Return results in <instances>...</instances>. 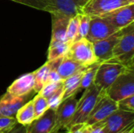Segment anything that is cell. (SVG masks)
Listing matches in <instances>:
<instances>
[{"instance_id": "1", "label": "cell", "mask_w": 134, "mask_h": 133, "mask_svg": "<svg viewBox=\"0 0 134 133\" xmlns=\"http://www.w3.org/2000/svg\"><path fill=\"white\" fill-rule=\"evenodd\" d=\"M110 60L120 63L127 69H134V23L126 27L113 49Z\"/></svg>"}, {"instance_id": "2", "label": "cell", "mask_w": 134, "mask_h": 133, "mask_svg": "<svg viewBox=\"0 0 134 133\" xmlns=\"http://www.w3.org/2000/svg\"><path fill=\"white\" fill-rule=\"evenodd\" d=\"M100 92V90L93 83L87 89H84L82 96L79 100H78L75 114L70 122L64 129L65 130L73 125L85 123L86 122L90 112L92 111L97 100Z\"/></svg>"}, {"instance_id": "3", "label": "cell", "mask_w": 134, "mask_h": 133, "mask_svg": "<svg viewBox=\"0 0 134 133\" xmlns=\"http://www.w3.org/2000/svg\"><path fill=\"white\" fill-rule=\"evenodd\" d=\"M105 92L115 102L134 95V69H126L119 74Z\"/></svg>"}, {"instance_id": "4", "label": "cell", "mask_w": 134, "mask_h": 133, "mask_svg": "<svg viewBox=\"0 0 134 133\" xmlns=\"http://www.w3.org/2000/svg\"><path fill=\"white\" fill-rule=\"evenodd\" d=\"M126 69L122 64L111 60L101 62L97 67L93 84L100 91H106L117 77Z\"/></svg>"}, {"instance_id": "5", "label": "cell", "mask_w": 134, "mask_h": 133, "mask_svg": "<svg viewBox=\"0 0 134 133\" xmlns=\"http://www.w3.org/2000/svg\"><path fill=\"white\" fill-rule=\"evenodd\" d=\"M67 55L84 67L98 63L93 52V43L86 38L72 42Z\"/></svg>"}, {"instance_id": "6", "label": "cell", "mask_w": 134, "mask_h": 133, "mask_svg": "<svg viewBox=\"0 0 134 133\" xmlns=\"http://www.w3.org/2000/svg\"><path fill=\"white\" fill-rule=\"evenodd\" d=\"M116 110H118L117 102L111 100L106 94L105 91H100L97 100L85 123L88 125H92L102 122Z\"/></svg>"}, {"instance_id": "7", "label": "cell", "mask_w": 134, "mask_h": 133, "mask_svg": "<svg viewBox=\"0 0 134 133\" xmlns=\"http://www.w3.org/2000/svg\"><path fill=\"white\" fill-rule=\"evenodd\" d=\"M132 3L133 2L130 0H87L81 13L89 16H98Z\"/></svg>"}, {"instance_id": "8", "label": "cell", "mask_w": 134, "mask_h": 133, "mask_svg": "<svg viewBox=\"0 0 134 133\" xmlns=\"http://www.w3.org/2000/svg\"><path fill=\"white\" fill-rule=\"evenodd\" d=\"M102 122L106 133H120L134 125V112L118 109Z\"/></svg>"}, {"instance_id": "9", "label": "cell", "mask_w": 134, "mask_h": 133, "mask_svg": "<svg viewBox=\"0 0 134 133\" xmlns=\"http://www.w3.org/2000/svg\"><path fill=\"white\" fill-rule=\"evenodd\" d=\"M119 30L102 16H90V27L86 37L91 42H94L109 37Z\"/></svg>"}, {"instance_id": "10", "label": "cell", "mask_w": 134, "mask_h": 133, "mask_svg": "<svg viewBox=\"0 0 134 133\" xmlns=\"http://www.w3.org/2000/svg\"><path fill=\"white\" fill-rule=\"evenodd\" d=\"M126 27L119 30L118 31L106 38L92 42L93 52L98 63L108 61L112 58L113 49L121 35L124 33Z\"/></svg>"}, {"instance_id": "11", "label": "cell", "mask_w": 134, "mask_h": 133, "mask_svg": "<svg viewBox=\"0 0 134 133\" xmlns=\"http://www.w3.org/2000/svg\"><path fill=\"white\" fill-rule=\"evenodd\" d=\"M78 100L75 96H70L64 100L59 105L56 111V124L54 127V133H57L61 129H64L72 118Z\"/></svg>"}, {"instance_id": "12", "label": "cell", "mask_w": 134, "mask_h": 133, "mask_svg": "<svg viewBox=\"0 0 134 133\" xmlns=\"http://www.w3.org/2000/svg\"><path fill=\"white\" fill-rule=\"evenodd\" d=\"M99 16L105 18L118 30L122 29L134 23V3L118 8Z\"/></svg>"}, {"instance_id": "13", "label": "cell", "mask_w": 134, "mask_h": 133, "mask_svg": "<svg viewBox=\"0 0 134 133\" xmlns=\"http://www.w3.org/2000/svg\"><path fill=\"white\" fill-rule=\"evenodd\" d=\"M56 111L48 109L41 117L35 118L25 127L26 133H54Z\"/></svg>"}, {"instance_id": "14", "label": "cell", "mask_w": 134, "mask_h": 133, "mask_svg": "<svg viewBox=\"0 0 134 133\" xmlns=\"http://www.w3.org/2000/svg\"><path fill=\"white\" fill-rule=\"evenodd\" d=\"M35 77L33 72L21 75L8 88L6 92L15 97L29 96L34 91Z\"/></svg>"}, {"instance_id": "15", "label": "cell", "mask_w": 134, "mask_h": 133, "mask_svg": "<svg viewBox=\"0 0 134 133\" xmlns=\"http://www.w3.org/2000/svg\"><path fill=\"white\" fill-rule=\"evenodd\" d=\"M52 2V11L50 13H59L70 18L81 13L82 8L87 0H50Z\"/></svg>"}, {"instance_id": "16", "label": "cell", "mask_w": 134, "mask_h": 133, "mask_svg": "<svg viewBox=\"0 0 134 133\" xmlns=\"http://www.w3.org/2000/svg\"><path fill=\"white\" fill-rule=\"evenodd\" d=\"M28 97H15L5 92L0 98V118L15 117L19 108L27 102Z\"/></svg>"}, {"instance_id": "17", "label": "cell", "mask_w": 134, "mask_h": 133, "mask_svg": "<svg viewBox=\"0 0 134 133\" xmlns=\"http://www.w3.org/2000/svg\"><path fill=\"white\" fill-rule=\"evenodd\" d=\"M52 16V36L51 41L67 42L66 31L70 17L59 13H53Z\"/></svg>"}, {"instance_id": "18", "label": "cell", "mask_w": 134, "mask_h": 133, "mask_svg": "<svg viewBox=\"0 0 134 133\" xmlns=\"http://www.w3.org/2000/svg\"><path fill=\"white\" fill-rule=\"evenodd\" d=\"M86 68H83V69L77 71L76 73L73 74L70 77H68L62 81V87H63V90H64L63 100L70 96H76V94L78 92H79V89L81 78H82V74Z\"/></svg>"}, {"instance_id": "19", "label": "cell", "mask_w": 134, "mask_h": 133, "mask_svg": "<svg viewBox=\"0 0 134 133\" xmlns=\"http://www.w3.org/2000/svg\"><path fill=\"white\" fill-rule=\"evenodd\" d=\"M86 68L82 67L81 64L70 58L67 54L63 56L59 66L57 67V72L59 75L60 76L62 80H64L65 78L70 77L73 74L76 73L77 71Z\"/></svg>"}, {"instance_id": "20", "label": "cell", "mask_w": 134, "mask_h": 133, "mask_svg": "<svg viewBox=\"0 0 134 133\" xmlns=\"http://www.w3.org/2000/svg\"><path fill=\"white\" fill-rule=\"evenodd\" d=\"M15 118L17 123L24 127L30 125L35 119L32 100L26 102L22 107L19 108L15 115Z\"/></svg>"}, {"instance_id": "21", "label": "cell", "mask_w": 134, "mask_h": 133, "mask_svg": "<svg viewBox=\"0 0 134 133\" xmlns=\"http://www.w3.org/2000/svg\"><path fill=\"white\" fill-rule=\"evenodd\" d=\"M71 43L68 42H56L50 41L48 51V61L63 57L65 56L69 49Z\"/></svg>"}, {"instance_id": "22", "label": "cell", "mask_w": 134, "mask_h": 133, "mask_svg": "<svg viewBox=\"0 0 134 133\" xmlns=\"http://www.w3.org/2000/svg\"><path fill=\"white\" fill-rule=\"evenodd\" d=\"M50 62L47 60L46 63H44L41 67L37 69L33 72L35 77V85H34V92H38L42 86L47 82V78L49 75V72L50 71Z\"/></svg>"}, {"instance_id": "23", "label": "cell", "mask_w": 134, "mask_h": 133, "mask_svg": "<svg viewBox=\"0 0 134 133\" xmlns=\"http://www.w3.org/2000/svg\"><path fill=\"white\" fill-rule=\"evenodd\" d=\"M99 64L100 63H96L85 69L82 74V78H81L80 85H79V92L87 89L89 86H90L93 83L94 77H95Z\"/></svg>"}, {"instance_id": "24", "label": "cell", "mask_w": 134, "mask_h": 133, "mask_svg": "<svg viewBox=\"0 0 134 133\" xmlns=\"http://www.w3.org/2000/svg\"><path fill=\"white\" fill-rule=\"evenodd\" d=\"M33 9H36L42 11L51 13L52 11V2L50 0H10Z\"/></svg>"}, {"instance_id": "25", "label": "cell", "mask_w": 134, "mask_h": 133, "mask_svg": "<svg viewBox=\"0 0 134 133\" xmlns=\"http://www.w3.org/2000/svg\"><path fill=\"white\" fill-rule=\"evenodd\" d=\"M90 22V16H89L84 13H79V14L78 32H77V35H76L74 42H76L78 40H80V39L86 37L88 31H89Z\"/></svg>"}, {"instance_id": "26", "label": "cell", "mask_w": 134, "mask_h": 133, "mask_svg": "<svg viewBox=\"0 0 134 133\" xmlns=\"http://www.w3.org/2000/svg\"><path fill=\"white\" fill-rule=\"evenodd\" d=\"M32 101H33V107H34L35 118L41 117L49 109L47 99L43 97L39 93H38L32 99Z\"/></svg>"}, {"instance_id": "27", "label": "cell", "mask_w": 134, "mask_h": 133, "mask_svg": "<svg viewBox=\"0 0 134 133\" xmlns=\"http://www.w3.org/2000/svg\"><path fill=\"white\" fill-rule=\"evenodd\" d=\"M79 27V14L71 17L69 20L67 31H66V40L67 42L72 43L77 35Z\"/></svg>"}, {"instance_id": "28", "label": "cell", "mask_w": 134, "mask_h": 133, "mask_svg": "<svg viewBox=\"0 0 134 133\" xmlns=\"http://www.w3.org/2000/svg\"><path fill=\"white\" fill-rule=\"evenodd\" d=\"M63 95H64V90L62 85L54 92L53 93L48 99V105L49 109H52L53 111H56L59 105L63 101Z\"/></svg>"}, {"instance_id": "29", "label": "cell", "mask_w": 134, "mask_h": 133, "mask_svg": "<svg viewBox=\"0 0 134 133\" xmlns=\"http://www.w3.org/2000/svg\"><path fill=\"white\" fill-rule=\"evenodd\" d=\"M61 85H62V82H46L42 86V89L38 93L42 95L46 99H48Z\"/></svg>"}, {"instance_id": "30", "label": "cell", "mask_w": 134, "mask_h": 133, "mask_svg": "<svg viewBox=\"0 0 134 133\" xmlns=\"http://www.w3.org/2000/svg\"><path fill=\"white\" fill-rule=\"evenodd\" d=\"M15 117H4L0 118V132H5L17 125Z\"/></svg>"}, {"instance_id": "31", "label": "cell", "mask_w": 134, "mask_h": 133, "mask_svg": "<svg viewBox=\"0 0 134 133\" xmlns=\"http://www.w3.org/2000/svg\"><path fill=\"white\" fill-rule=\"evenodd\" d=\"M117 103L118 109L129 112H134V95L119 100Z\"/></svg>"}, {"instance_id": "32", "label": "cell", "mask_w": 134, "mask_h": 133, "mask_svg": "<svg viewBox=\"0 0 134 133\" xmlns=\"http://www.w3.org/2000/svg\"><path fill=\"white\" fill-rule=\"evenodd\" d=\"M67 133H90V125L86 123L75 124L66 129Z\"/></svg>"}, {"instance_id": "33", "label": "cell", "mask_w": 134, "mask_h": 133, "mask_svg": "<svg viewBox=\"0 0 134 133\" xmlns=\"http://www.w3.org/2000/svg\"><path fill=\"white\" fill-rule=\"evenodd\" d=\"M90 133H106L105 125L103 122H100L90 125Z\"/></svg>"}, {"instance_id": "34", "label": "cell", "mask_w": 134, "mask_h": 133, "mask_svg": "<svg viewBox=\"0 0 134 133\" xmlns=\"http://www.w3.org/2000/svg\"><path fill=\"white\" fill-rule=\"evenodd\" d=\"M4 133H26V129L24 126L17 124L14 128Z\"/></svg>"}, {"instance_id": "35", "label": "cell", "mask_w": 134, "mask_h": 133, "mask_svg": "<svg viewBox=\"0 0 134 133\" xmlns=\"http://www.w3.org/2000/svg\"><path fill=\"white\" fill-rule=\"evenodd\" d=\"M57 133H67V132H58Z\"/></svg>"}, {"instance_id": "36", "label": "cell", "mask_w": 134, "mask_h": 133, "mask_svg": "<svg viewBox=\"0 0 134 133\" xmlns=\"http://www.w3.org/2000/svg\"><path fill=\"white\" fill-rule=\"evenodd\" d=\"M130 2H133V3H134V0H130Z\"/></svg>"}, {"instance_id": "37", "label": "cell", "mask_w": 134, "mask_h": 133, "mask_svg": "<svg viewBox=\"0 0 134 133\" xmlns=\"http://www.w3.org/2000/svg\"><path fill=\"white\" fill-rule=\"evenodd\" d=\"M0 133H4V132H0Z\"/></svg>"}]
</instances>
